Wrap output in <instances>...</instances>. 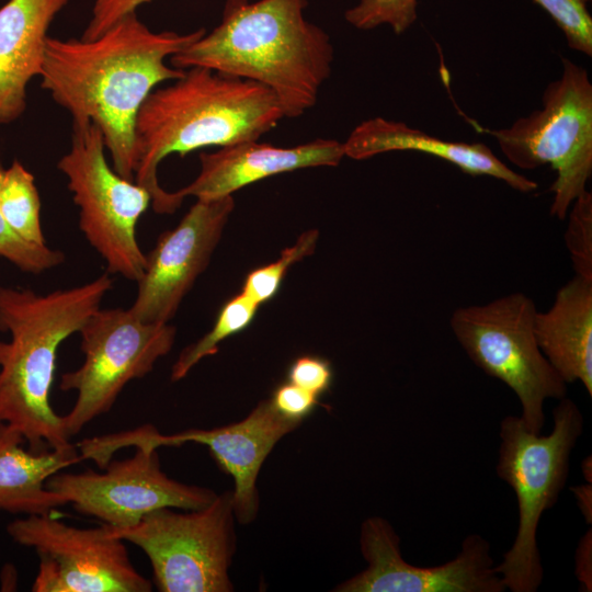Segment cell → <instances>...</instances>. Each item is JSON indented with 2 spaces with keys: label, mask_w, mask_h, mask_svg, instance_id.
<instances>
[{
  "label": "cell",
  "mask_w": 592,
  "mask_h": 592,
  "mask_svg": "<svg viewBox=\"0 0 592 592\" xmlns=\"http://www.w3.org/2000/svg\"><path fill=\"white\" fill-rule=\"evenodd\" d=\"M206 31L153 32L136 12L93 39L48 36L41 87L66 109L72 122H91L101 130L112 168L134 181L135 124L140 106L162 82L185 69L166 62Z\"/></svg>",
  "instance_id": "6da1fadb"
},
{
  "label": "cell",
  "mask_w": 592,
  "mask_h": 592,
  "mask_svg": "<svg viewBox=\"0 0 592 592\" xmlns=\"http://www.w3.org/2000/svg\"><path fill=\"white\" fill-rule=\"evenodd\" d=\"M308 0H226L220 23L169 58L251 80L270 89L284 117L297 118L317 103L330 77L329 35L304 15Z\"/></svg>",
  "instance_id": "7a4b0ae2"
},
{
  "label": "cell",
  "mask_w": 592,
  "mask_h": 592,
  "mask_svg": "<svg viewBox=\"0 0 592 592\" xmlns=\"http://www.w3.org/2000/svg\"><path fill=\"white\" fill-rule=\"evenodd\" d=\"M282 118L266 87L208 68L185 69L173 83L156 88L139 109L134 181L149 191L156 213L172 214L183 200L159 184L158 166L166 157L259 140Z\"/></svg>",
  "instance_id": "3957f363"
},
{
  "label": "cell",
  "mask_w": 592,
  "mask_h": 592,
  "mask_svg": "<svg viewBox=\"0 0 592 592\" xmlns=\"http://www.w3.org/2000/svg\"><path fill=\"white\" fill-rule=\"evenodd\" d=\"M112 287L107 272L46 294L0 286V332L10 337L0 341V423L20 431L31 451L73 445L50 403L57 353Z\"/></svg>",
  "instance_id": "277c9868"
},
{
  "label": "cell",
  "mask_w": 592,
  "mask_h": 592,
  "mask_svg": "<svg viewBox=\"0 0 592 592\" xmlns=\"http://www.w3.org/2000/svg\"><path fill=\"white\" fill-rule=\"evenodd\" d=\"M553 418L547 435L531 431L521 417L506 415L500 423L497 475L515 493L519 523L514 542L496 570L512 592H535L543 582L538 523L562 492L571 452L583 430V415L567 397L559 399Z\"/></svg>",
  "instance_id": "5b68a950"
},
{
  "label": "cell",
  "mask_w": 592,
  "mask_h": 592,
  "mask_svg": "<svg viewBox=\"0 0 592 592\" xmlns=\"http://www.w3.org/2000/svg\"><path fill=\"white\" fill-rule=\"evenodd\" d=\"M489 134L520 169L550 164L557 171L550 215L566 219L592 173V84L587 70L562 58L561 76L546 87L542 107Z\"/></svg>",
  "instance_id": "8992f818"
},
{
  "label": "cell",
  "mask_w": 592,
  "mask_h": 592,
  "mask_svg": "<svg viewBox=\"0 0 592 592\" xmlns=\"http://www.w3.org/2000/svg\"><path fill=\"white\" fill-rule=\"evenodd\" d=\"M536 311L527 295L515 292L455 309L449 326L471 362L514 391L525 425L540 433L545 401L566 397L567 384L537 344Z\"/></svg>",
  "instance_id": "52a82bcc"
},
{
  "label": "cell",
  "mask_w": 592,
  "mask_h": 592,
  "mask_svg": "<svg viewBox=\"0 0 592 592\" xmlns=\"http://www.w3.org/2000/svg\"><path fill=\"white\" fill-rule=\"evenodd\" d=\"M57 168L79 208V228L106 272L137 282L146 266L137 225L151 204L149 191L110 166L103 135L91 122H72L70 149Z\"/></svg>",
  "instance_id": "ba28073f"
},
{
  "label": "cell",
  "mask_w": 592,
  "mask_h": 592,
  "mask_svg": "<svg viewBox=\"0 0 592 592\" xmlns=\"http://www.w3.org/2000/svg\"><path fill=\"white\" fill-rule=\"evenodd\" d=\"M232 491L217 493L205 508L178 512L162 508L136 525L111 534L138 546L148 557L161 592H230L236 553Z\"/></svg>",
  "instance_id": "9c48e42d"
},
{
  "label": "cell",
  "mask_w": 592,
  "mask_h": 592,
  "mask_svg": "<svg viewBox=\"0 0 592 592\" xmlns=\"http://www.w3.org/2000/svg\"><path fill=\"white\" fill-rule=\"evenodd\" d=\"M78 333L84 360L59 383L62 391H77L61 415L69 439L109 412L129 382L149 374L173 348L177 331L170 323L145 322L129 308H99Z\"/></svg>",
  "instance_id": "30bf717a"
},
{
  "label": "cell",
  "mask_w": 592,
  "mask_h": 592,
  "mask_svg": "<svg viewBox=\"0 0 592 592\" xmlns=\"http://www.w3.org/2000/svg\"><path fill=\"white\" fill-rule=\"evenodd\" d=\"M299 424L281 415L269 398L260 401L244 419L224 426L161 434L151 424H146L84 439L78 443V447L82 460H93L103 469L113 455L125 447L158 449L185 443L205 445L216 463L235 481L232 504L236 521L249 524L259 511L257 481L264 460L276 443Z\"/></svg>",
  "instance_id": "8fae6325"
},
{
  "label": "cell",
  "mask_w": 592,
  "mask_h": 592,
  "mask_svg": "<svg viewBox=\"0 0 592 592\" xmlns=\"http://www.w3.org/2000/svg\"><path fill=\"white\" fill-rule=\"evenodd\" d=\"M19 545L33 548L39 565L33 592H149L152 583L133 566L125 542L103 524L80 528L46 515L7 525Z\"/></svg>",
  "instance_id": "7c38bea8"
},
{
  "label": "cell",
  "mask_w": 592,
  "mask_h": 592,
  "mask_svg": "<svg viewBox=\"0 0 592 592\" xmlns=\"http://www.w3.org/2000/svg\"><path fill=\"white\" fill-rule=\"evenodd\" d=\"M101 470H61L47 480L46 487L76 511L115 528L134 526L162 508L198 510L217 496L213 489L168 477L157 449L137 448L132 457L111 459Z\"/></svg>",
  "instance_id": "4fadbf2b"
},
{
  "label": "cell",
  "mask_w": 592,
  "mask_h": 592,
  "mask_svg": "<svg viewBox=\"0 0 592 592\" xmlns=\"http://www.w3.org/2000/svg\"><path fill=\"white\" fill-rule=\"evenodd\" d=\"M360 548L367 567L344 580L335 592H503L490 543L468 535L458 555L442 565L418 567L403 559L400 538L380 516L364 520Z\"/></svg>",
  "instance_id": "5bb4252c"
},
{
  "label": "cell",
  "mask_w": 592,
  "mask_h": 592,
  "mask_svg": "<svg viewBox=\"0 0 592 592\" xmlns=\"http://www.w3.org/2000/svg\"><path fill=\"white\" fill-rule=\"evenodd\" d=\"M234 207L232 195L197 198L173 229L159 236L146 254V266L129 307L138 319L169 323L207 267Z\"/></svg>",
  "instance_id": "9a60e30c"
},
{
  "label": "cell",
  "mask_w": 592,
  "mask_h": 592,
  "mask_svg": "<svg viewBox=\"0 0 592 592\" xmlns=\"http://www.w3.org/2000/svg\"><path fill=\"white\" fill-rule=\"evenodd\" d=\"M345 157L343 143L318 138L294 147L247 140L200 155L198 175L175 191L184 200L219 198L265 178L304 168L335 167Z\"/></svg>",
  "instance_id": "2e32d148"
},
{
  "label": "cell",
  "mask_w": 592,
  "mask_h": 592,
  "mask_svg": "<svg viewBox=\"0 0 592 592\" xmlns=\"http://www.w3.org/2000/svg\"><path fill=\"white\" fill-rule=\"evenodd\" d=\"M69 0H9L0 8V126L26 109V88L41 76L48 30Z\"/></svg>",
  "instance_id": "e0dca14e"
},
{
  "label": "cell",
  "mask_w": 592,
  "mask_h": 592,
  "mask_svg": "<svg viewBox=\"0 0 592 592\" xmlns=\"http://www.w3.org/2000/svg\"><path fill=\"white\" fill-rule=\"evenodd\" d=\"M344 155L355 160L368 159L390 151H421L444 159L471 175H488L503 181L512 189L528 193L537 183L505 166L482 143L443 140L406 123L383 117L363 121L343 143Z\"/></svg>",
  "instance_id": "ac0fdd59"
},
{
  "label": "cell",
  "mask_w": 592,
  "mask_h": 592,
  "mask_svg": "<svg viewBox=\"0 0 592 592\" xmlns=\"http://www.w3.org/2000/svg\"><path fill=\"white\" fill-rule=\"evenodd\" d=\"M537 344L565 380L580 382L592 396V280L574 275L546 311H536Z\"/></svg>",
  "instance_id": "d6986e66"
},
{
  "label": "cell",
  "mask_w": 592,
  "mask_h": 592,
  "mask_svg": "<svg viewBox=\"0 0 592 592\" xmlns=\"http://www.w3.org/2000/svg\"><path fill=\"white\" fill-rule=\"evenodd\" d=\"M23 434L0 423V512L46 515L67 504L46 487L55 474L81 462L75 445L66 448H24Z\"/></svg>",
  "instance_id": "ffe728a7"
},
{
  "label": "cell",
  "mask_w": 592,
  "mask_h": 592,
  "mask_svg": "<svg viewBox=\"0 0 592 592\" xmlns=\"http://www.w3.org/2000/svg\"><path fill=\"white\" fill-rule=\"evenodd\" d=\"M41 197L34 175L18 160L3 169L0 209L9 226L24 240L45 244L41 221Z\"/></svg>",
  "instance_id": "44dd1931"
},
{
  "label": "cell",
  "mask_w": 592,
  "mask_h": 592,
  "mask_svg": "<svg viewBox=\"0 0 592 592\" xmlns=\"http://www.w3.org/2000/svg\"><path fill=\"white\" fill-rule=\"evenodd\" d=\"M258 307L259 305L241 293L228 300L209 332L181 351L172 365L171 380L178 382L184 378L203 358L216 354L223 340L249 326Z\"/></svg>",
  "instance_id": "7402d4cb"
},
{
  "label": "cell",
  "mask_w": 592,
  "mask_h": 592,
  "mask_svg": "<svg viewBox=\"0 0 592 592\" xmlns=\"http://www.w3.org/2000/svg\"><path fill=\"white\" fill-rule=\"evenodd\" d=\"M318 237L316 229L303 232L293 246L282 251L275 262L251 271L243 282L241 294L259 306L273 298L287 270L314 253Z\"/></svg>",
  "instance_id": "603a6c76"
},
{
  "label": "cell",
  "mask_w": 592,
  "mask_h": 592,
  "mask_svg": "<svg viewBox=\"0 0 592 592\" xmlns=\"http://www.w3.org/2000/svg\"><path fill=\"white\" fill-rule=\"evenodd\" d=\"M0 162V179L3 172ZM0 257L20 271L41 274L65 262L62 251L45 244H35L21 238L7 223L0 209Z\"/></svg>",
  "instance_id": "cb8c5ba5"
},
{
  "label": "cell",
  "mask_w": 592,
  "mask_h": 592,
  "mask_svg": "<svg viewBox=\"0 0 592 592\" xmlns=\"http://www.w3.org/2000/svg\"><path fill=\"white\" fill-rule=\"evenodd\" d=\"M565 244L574 275L592 280V194L588 190L571 204L567 214Z\"/></svg>",
  "instance_id": "d4e9b609"
},
{
  "label": "cell",
  "mask_w": 592,
  "mask_h": 592,
  "mask_svg": "<svg viewBox=\"0 0 592 592\" xmlns=\"http://www.w3.org/2000/svg\"><path fill=\"white\" fill-rule=\"evenodd\" d=\"M352 26L367 31L387 24L401 34L417 20V0H360L344 13Z\"/></svg>",
  "instance_id": "484cf974"
},
{
  "label": "cell",
  "mask_w": 592,
  "mask_h": 592,
  "mask_svg": "<svg viewBox=\"0 0 592 592\" xmlns=\"http://www.w3.org/2000/svg\"><path fill=\"white\" fill-rule=\"evenodd\" d=\"M542 7L563 32L568 46L592 56V18L588 0H533Z\"/></svg>",
  "instance_id": "4316f807"
},
{
  "label": "cell",
  "mask_w": 592,
  "mask_h": 592,
  "mask_svg": "<svg viewBox=\"0 0 592 592\" xmlns=\"http://www.w3.org/2000/svg\"><path fill=\"white\" fill-rule=\"evenodd\" d=\"M287 378L289 383L319 397L330 388L333 372L330 362L326 358L303 355L291 364Z\"/></svg>",
  "instance_id": "83f0119b"
},
{
  "label": "cell",
  "mask_w": 592,
  "mask_h": 592,
  "mask_svg": "<svg viewBox=\"0 0 592 592\" xmlns=\"http://www.w3.org/2000/svg\"><path fill=\"white\" fill-rule=\"evenodd\" d=\"M316 395L289 382L278 385L270 400L284 418L300 423L318 406Z\"/></svg>",
  "instance_id": "f1b7e54d"
},
{
  "label": "cell",
  "mask_w": 592,
  "mask_h": 592,
  "mask_svg": "<svg viewBox=\"0 0 592 592\" xmlns=\"http://www.w3.org/2000/svg\"><path fill=\"white\" fill-rule=\"evenodd\" d=\"M149 1L151 0H94L91 19L81 38H96L123 18L135 13L138 7Z\"/></svg>",
  "instance_id": "f546056e"
},
{
  "label": "cell",
  "mask_w": 592,
  "mask_h": 592,
  "mask_svg": "<svg viewBox=\"0 0 592 592\" xmlns=\"http://www.w3.org/2000/svg\"><path fill=\"white\" fill-rule=\"evenodd\" d=\"M591 528L582 536L576 551V573L580 583L587 591L592 589L591 576V553H592Z\"/></svg>",
  "instance_id": "4dcf8cb0"
},
{
  "label": "cell",
  "mask_w": 592,
  "mask_h": 592,
  "mask_svg": "<svg viewBox=\"0 0 592 592\" xmlns=\"http://www.w3.org/2000/svg\"><path fill=\"white\" fill-rule=\"evenodd\" d=\"M578 506L585 519V522L591 524L592 520V487L591 482L571 488Z\"/></svg>",
  "instance_id": "1f68e13d"
},
{
  "label": "cell",
  "mask_w": 592,
  "mask_h": 592,
  "mask_svg": "<svg viewBox=\"0 0 592 592\" xmlns=\"http://www.w3.org/2000/svg\"><path fill=\"white\" fill-rule=\"evenodd\" d=\"M591 457H587L583 463H582V470H583V475H584V478L587 480V482H589L588 480V469H589V479L592 480L591 478Z\"/></svg>",
  "instance_id": "d6a6232c"
}]
</instances>
